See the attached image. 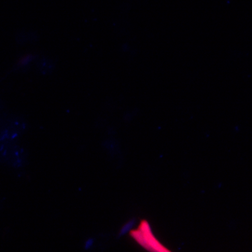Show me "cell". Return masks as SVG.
Here are the masks:
<instances>
[{"mask_svg":"<svg viewBox=\"0 0 252 252\" xmlns=\"http://www.w3.org/2000/svg\"><path fill=\"white\" fill-rule=\"evenodd\" d=\"M134 226H135V220H130V221L126 222V224L123 226V228H122L121 231H120V236L128 234Z\"/></svg>","mask_w":252,"mask_h":252,"instance_id":"cell-2","label":"cell"},{"mask_svg":"<svg viewBox=\"0 0 252 252\" xmlns=\"http://www.w3.org/2000/svg\"><path fill=\"white\" fill-rule=\"evenodd\" d=\"M93 244H94V240L93 239H89L87 242H86V245H85V248L88 250V249H90L91 247L93 246Z\"/></svg>","mask_w":252,"mask_h":252,"instance_id":"cell-3","label":"cell"},{"mask_svg":"<svg viewBox=\"0 0 252 252\" xmlns=\"http://www.w3.org/2000/svg\"><path fill=\"white\" fill-rule=\"evenodd\" d=\"M131 236L145 250L153 252H169L154 236L151 225L147 220H141L138 228L131 231Z\"/></svg>","mask_w":252,"mask_h":252,"instance_id":"cell-1","label":"cell"}]
</instances>
